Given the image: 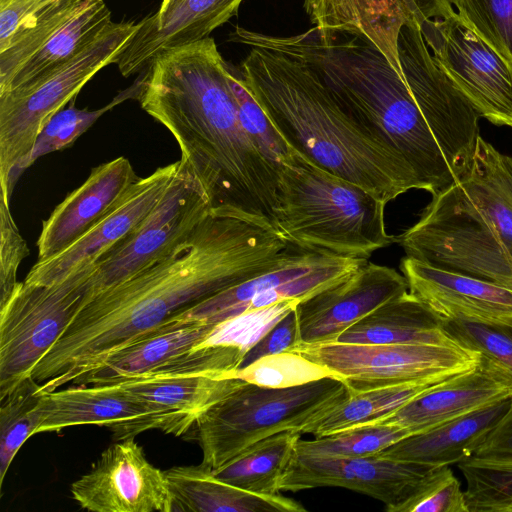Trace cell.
<instances>
[{"label": "cell", "mask_w": 512, "mask_h": 512, "mask_svg": "<svg viewBox=\"0 0 512 512\" xmlns=\"http://www.w3.org/2000/svg\"><path fill=\"white\" fill-rule=\"evenodd\" d=\"M287 247L269 223L212 209L174 253L84 304L31 377L41 392L75 384L112 351L269 268Z\"/></svg>", "instance_id": "cell-1"}, {"label": "cell", "mask_w": 512, "mask_h": 512, "mask_svg": "<svg viewBox=\"0 0 512 512\" xmlns=\"http://www.w3.org/2000/svg\"><path fill=\"white\" fill-rule=\"evenodd\" d=\"M144 72L137 100L173 135L213 208L273 226L278 166L244 128L214 39L163 50Z\"/></svg>", "instance_id": "cell-2"}, {"label": "cell", "mask_w": 512, "mask_h": 512, "mask_svg": "<svg viewBox=\"0 0 512 512\" xmlns=\"http://www.w3.org/2000/svg\"><path fill=\"white\" fill-rule=\"evenodd\" d=\"M230 39L277 51L308 65L342 111L406 163L420 190L433 196L469 168L480 133L429 118L404 76L361 35L313 27L283 37L237 27Z\"/></svg>", "instance_id": "cell-3"}, {"label": "cell", "mask_w": 512, "mask_h": 512, "mask_svg": "<svg viewBox=\"0 0 512 512\" xmlns=\"http://www.w3.org/2000/svg\"><path fill=\"white\" fill-rule=\"evenodd\" d=\"M239 76L288 145L316 165L386 204L420 190L406 163L356 125L304 62L250 47Z\"/></svg>", "instance_id": "cell-4"}, {"label": "cell", "mask_w": 512, "mask_h": 512, "mask_svg": "<svg viewBox=\"0 0 512 512\" xmlns=\"http://www.w3.org/2000/svg\"><path fill=\"white\" fill-rule=\"evenodd\" d=\"M395 242L408 257L512 290V157L480 135L467 171Z\"/></svg>", "instance_id": "cell-5"}, {"label": "cell", "mask_w": 512, "mask_h": 512, "mask_svg": "<svg viewBox=\"0 0 512 512\" xmlns=\"http://www.w3.org/2000/svg\"><path fill=\"white\" fill-rule=\"evenodd\" d=\"M386 203L291 148L278 168L273 228L288 244L368 260L395 242Z\"/></svg>", "instance_id": "cell-6"}, {"label": "cell", "mask_w": 512, "mask_h": 512, "mask_svg": "<svg viewBox=\"0 0 512 512\" xmlns=\"http://www.w3.org/2000/svg\"><path fill=\"white\" fill-rule=\"evenodd\" d=\"M350 394L334 377L290 388L243 381L196 421L202 462L215 470L255 442L283 431L303 434Z\"/></svg>", "instance_id": "cell-7"}, {"label": "cell", "mask_w": 512, "mask_h": 512, "mask_svg": "<svg viewBox=\"0 0 512 512\" xmlns=\"http://www.w3.org/2000/svg\"><path fill=\"white\" fill-rule=\"evenodd\" d=\"M139 28L140 21L112 22L61 68L0 94V189L10 198L18 168L48 122L98 71L118 62Z\"/></svg>", "instance_id": "cell-8"}, {"label": "cell", "mask_w": 512, "mask_h": 512, "mask_svg": "<svg viewBox=\"0 0 512 512\" xmlns=\"http://www.w3.org/2000/svg\"><path fill=\"white\" fill-rule=\"evenodd\" d=\"M94 265L52 285L18 282L0 304V400L31 377L79 311Z\"/></svg>", "instance_id": "cell-9"}, {"label": "cell", "mask_w": 512, "mask_h": 512, "mask_svg": "<svg viewBox=\"0 0 512 512\" xmlns=\"http://www.w3.org/2000/svg\"><path fill=\"white\" fill-rule=\"evenodd\" d=\"M212 209V200L203 184L180 160L175 176L156 206L94 264L81 307L104 290L174 253L190 239Z\"/></svg>", "instance_id": "cell-10"}, {"label": "cell", "mask_w": 512, "mask_h": 512, "mask_svg": "<svg viewBox=\"0 0 512 512\" xmlns=\"http://www.w3.org/2000/svg\"><path fill=\"white\" fill-rule=\"evenodd\" d=\"M245 354L234 346H202L118 383L162 419L163 432L178 436L243 382L235 373Z\"/></svg>", "instance_id": "cell-11"}, {"label": "cell", "mask_w": 512, "mask_h": 512, "mask_svg": "<svg viewBox=\"0 0 512 512\" xmlns=\"http://www.w3.org/2000/svg\"><path fill=\"white\" fill-rule=\"evenodd\" d=\"M296 351L334 371L351 392L448 379L475 367L480 353L457 344H300Z\"/></svg>", "instance_id": "cell-12"}, {"label": "cell", "mask_w": 512, "mask_h": 512, "mask_svg": "<svg viewBox=\"0 0 512 512\" xmlns=\"http://www.w3.org/2000/svg\"><path fill=\"white\" fill-rule=\"evenodd\" d=\"M420 31L435 61L480 117L512 128V62L483 40L456 11L424 21Z\"/></svg>", "instance_id": "cell-13"}, {"label": "cell", "mask_w": 512, "mask_h": 512, "mask_svg": "<svg viewBox=\"0 0 512 512\" xmlns=\"http://www.w3.org/2000/svg\"><path fill=\"white\" fill-rule=\"evenodd\" d=\"M72 498L94 512H172L165 474L128 438L103 451L91 469L71 484Z\"/></svg>", "instance_id": "cell-14"}, {"label": "cell", "mask_w": 512, "mask_h": 512, "mask_svg": "<svg viewBox=\"0 0 512 512\" xmlns=\"http://www.w3.org/2000/svg\"><path fill=\"white\" fill-rule=\"evenodd\" d=\"M436 468L378 454L343 458L295 453L280 481L279 490L297 492L341 487L375 498L385 504L387 512H391Z\"/></svg>", "instance_id": "cell-15"}, {"label": "cell", "mask_w": 512, "mask_h": 512, "mask_svg": "<svg viewBox=\"0 0 512 512\" xmlns=\"http://www.w3.org/2000/svg\"><path fill=\"white\" fill-rule=\"evenodd\" d=\"M408 291L403 274L367 261L345 278L297 303L300 344L336 342L373 310Z\"/></svg>", "instance_id": "cell-16"}, {"label": "cell", "mask_w": 512, "mask_h": 512, "mask_svg": "<svg viewBox=\"0 0 512 512\" xmlns=\"http://www.w3.org/2000/svg\"><path fill=\"white\" fill-rule=\"evenodd\" d=\"M179 165L180 160L157 168L145 178H139L118 203L82 236L57 254L37 260L24 281L33 285H52L80 269L94 265L151 212Z\"/></svg>", "instance_id": "cell-17"}, {"label": "cell", "mask_w": 512, "mask_h": 512, "mask_svg": "<svg viewBox=\"0 0 512 512\" xmlns=\"http://www.w3.org/2000/svg\"><path fill=\"white\" fill-rule=\"evenodd\" d=\"M40 393L34 434L97 425L108 428L115 439L124 440L147 430H164L162 419L119 383L76 385Z\"/></svg>", "instance_id": "cell-18"}, {"label": "cell", "mask_w": 512, "mask_h": 512, "mask_svg": "<svg viewBox=\"0 0 512 512\" xmlns=\"http://www.w3.org/2000/svg\"><path fill=\"white\" fill-rule=\"evenodd\" d=\"M512 397V374L481 355L472 369L415 397L375 423L407 429L411 435Z\"/></svg>", "instance_id": "cell-19"}, {"label": "cell", "mask_w": 512, "mask_h": 512, "mask_svg": "<svg viewBox=\"0 0 512 512\" xmlns=\"http://www.w3.org/2000/svg\"><path fill=\"white\" fill-rule=\"evenodd\" d=\"M139 178L125 157L93 168L85 182L68 194L43 221L37 240L38 260L57 254L82 236Z\"/></svg>", "instance_id": "cell-20"}, {"label": "cell", "mask_w": 512, "mask_h": 512, "mask_svg": "<svg viewBox=\"0 0 512 512\" xmlns=\"http://www.w3.org/2000/svg\"><path fill=\"white\" fill-rule=\"evenodd\" d=\"M400 270L409 292L444 318H512V290L405 256Z\"/></svg>", "instance_id": "cell-21"}, {"label": "cell", "mask_w": 512, "mask_h": 512, "mask_svg": "<svg viewBox=\"0 0 512 512\" xmlns=\"http://www.w3.org/2000/svg\"><path fill=\"white\" fill-rule=\"evenodd\" d=\"M216 325L177 314L106 355L75 385L113 384L147 373L200 347Z\"/></svg>", "instance_id": "cell-22"}, {"label": "cell", "mask_w": 512, "mask_h": 512, "mask_svg": "<svg viewBox=\"0 0 512 512\" xmlns=\"http://www.w3.org/2000/svg\"><path fill=\"white\" fill-rule=\"evenodd\" d=\"M243 0H183L161 18L151 15L121 54L118 69L124 77L144 71L163 50L209 37L237 14Z\"/></svg>", "instance_id": "cell-23"}, {"label": "cell", "mask_w": 512, "mask_h": 512, "mask_svg": "<svg viewBox=\"0 0 512 512\" xmlns=\"http://www.w3.org/2000/svg\"><path fill=\"white\" fill-rule=\"evenodd\" d=\"M512 397L399 440L378 455L429 466H449L470 458L499 424Z\"/></svg>", "instance_id": "cell-24"}, {"label": "cell", "mask_w": 512, "mask_h": 512, "mask_svg": "<svg viewBox=\"0 0 512 512\" xmlns=\"http://www.w3.org/2000/svg\"><path fill=\"white\" fill-rule=\"evenodd\" d=\"M173 496V511L305 512L298 501L244 490L215 476L204 465L174 466L165 471Z\"/></svg>", "instance_id": "cell-25"}, {"label": "cell", "mask_w": 512, "mask_h": 512, "mask_svg": "<svg viewBox=\"0 0 512 512\" xmlns=\"http://www.w3.org/2000/svg\"><path fill=\"white\" fill-rule=\"evenodd\" d=\"M443 318L408 291L373 310L343 332L336 342L456 344L443 332Z\"/></svg>", "instance_id": "cell-26"}, {"label": "cell", "mask_w": 512, "mask_h": 512, "mask_svg": "<svg viewBox=\"0 0 512 512\" xmlns=\"http://www.w3.org/2000/svg\"><path fill=\"white\" fill-rule=\"evenodd\" d=\"M358 35L372 43L402 76L398 39L402 27L455 12L451 0H353Z\"/></svg>", "instance_id": "cell-27"}, {"label": "cell", "mask_w": 512, "mask_h": 512, "mask_svg": "<svg viewBox=\"0 0 512 512\" xmlns=\"http://www.w3.org/2000/svg\"><path fill=\"white\" fill-rule=\"evenodd\" d=\"M111 11L96 0L63 25L12 78L5 92L33 84L71 61L110 24Z\"/></svg>", "instance_id": "cell-28"}, {"label": "cell", "mask_w": 512, "mask_h": 512, "mask_svg": "<svg viewBox=\"0 0 512 512\" xmlns=\"http://www.w3.org/2000/svg\"><path fill=\"white\" fill-rule=\"evenodd\" d=\"M301 433L283 431L250 445L221 467L216 477L244 490L263 494L280 493V481L295 455Z\"/></svg>", "instance_id": "cell-29"}, {"label": "cell", "mask_w": 512, "mask_h": 512, "mask_svg": "<svg viewBox=\"0 0 512 512\" xmlns=\"http://www.w3.org/2000/svg\"><path fill=\"white\" fill-rule=\"evenodd\" d=\"M446 380L405 383L362 391H350L346 399L306 428L303 434L321 437L378 422L423 392Z\"/></svg>", "instance_id": "cell-30"}, {"label": "cell", "mask_w": 512, "mask_h": 512, "mask_svg": "<svg viewBox=\"0 0 512 512\" xmlns=\"http://www.w3.org/2000/svg\"><path fill=\"white\" fill-rule=\"evenodd\" d=\"M96 0H55L25 18L0 50V93L14 75L70 19Z\"/></svg>", "instance_id": "cell-31"}, {"label": "cell", "mask_w": 512, "mask_h": 512, "mask_svg": "<svg viewBox=\"0 0 512 512\" xmlns=\"http://www.w3.org/2000/svg\"><path fill=\"white\" fill-rule=\"evenodd\" d=\"M411 433L398 425L371 423L315 437L298 440L295 453L304 456L357 458L373 456Z\"/></svg>", "instance_id": "cell-32"}, {"label": "cell", "mask_w": 512, "mask_h": 512, "mask_svg": "<svg viewBox=\"0 0 512 512\" xmlns=\"http://www.w3.org/2000/svg\"><path fill=\"white\" fill-rule=\"evenodd\" d=\"M40 384L28 377L0 400V486L21 446L34 435Z\"/></svg>", "instance_id": "cell-33"}, {"label": "cell", "mask_w": 512, "mask_h": 512, "mask_svg": "<svg viewBox=\"0 0 512 512\" xmlns=\"http://www.w3.org/2000/svg\"><path fill=\"white\" fill-rule=\"evenodd\" d=\"M140 90L141 78L131 87L115 96L110 103L102 108L88 110L78 109L71 105L68 108L61 109L52 117L37 137L32 150L18 168V176L21 174V171L31 166L39 157L72 145L104 113L129 98L137 99Z\"/></svg>", "instance_id": "cell-34"}, {"label": "cell", "mask_w": 512, "mask_h": 512, "mask_svg": "<svg viewBox=\"0 0 512 512\" xmlns=\"http://www.w3.org/2000/svg\"><path fill=\"white\" fill-rule=\"evenodd\" d=\"M235 377L267 388L296 387L328 377L341 379L334 371L296 351L259 358L246 367L239 368Z\"/></svg>", "instance_id": "cell-35"}, {"label": "cell", "mask_w": 512, "mask_h": 512, "mask_svg": "<svg viewBox=\"0 0 512 512\" xmlns=\"http://www.w3.org/2000/svg\"><path fill=\"white\" fill-rule=\"evenodd\" d=\"M458 466L466 479L468 512H512V464L470 457Z\"/></svg>", "instance_id": "cell-36"}, {"label": "cell", "mask_w": 512, "mask_h": 512, "mask_svg": "<svg viewBox=\"0 0 512 512\" xmlns=\"http://www.w3.org/2000/svg\"><path fill=\"white\" fill-rule=\"evenodd\" d=\"M441 328L457 345L480 353L512 374V318H443Z\"/></svg>", "instance_id": "cell-37"}, {"label": "cell", "mask_w": 512, "mask_h": 512, "mask_svg": "<svg viewBox=\"0 0 512 512\" xmlns=\"http://www.w3.org/2000/svg\"><path fill=\"white\" fill-rule=\"evenodd\" d=\"M297 303L299 302L296 300L282 301L267 307L247 310L218 323L200 347L227 345L247 353L280 319L292 311Z\"/></svg>", "instance_id": "cell-38"}, {"label": "cell", "mask_w": 512, "mask_h": 512, "mask_svg": "<svg viewBox=\"0 0 512 512\" xmlns=\"http://www.w3.org/2000/svg\"><path fill=\"white\" fill-rule=\"evenodd\" d=\"M456 13L512 62V0H451Z\"/></svg>", "instance_id": "cell-39"}, {"label": "cell", "mask_w": 512, "mask_h": 512, "mask_svg": "<svg viewBox=\"0 0 512 512\" xmlns=\"http://www.w3.org/2000/svg\"><path fill=\"white\" fill-rule=\"evenodd\" d=\"M391 512H468V508L460 481L449 466H441Z\"/></svg>", "instance_id": "cell-40"}, {"label": "cell", "mask_w": 512, "mask_h": 512, "mask_svg": "<svg viewBox=\"0 0 512 512\" xmlns=\"http://www.w3.org/2000/svg\"><path fill=\"white\" fill-rule=\"evenodd\" d=\"M229 81L235 94L242 124L261 151L278 168L291 148L281 136L261 106L251 95L239 75L229 69Z\"/></svg>", "instance_id": "cell-41"}, {"label": "cell", "mask_w": 512, "mask_h": 512, "mask_svg": "<svg viewBox=\"0 0 512 512\" xmlns=\"http://www.w3.org/2000/svg\"><path fill=\"white\" fill-rule=\"evenodd\" d=\"M10 198L0 191V304L14 291L17 271L29 255L26 241L21 236L11 214Z\"/></svg>", "instance_id": "cell-42"}, {"label": "cell", "mask_w": 512, "mask_h": 512, "mask_svg": "<svg viewBox=\"0 0 512 512\" xmlns=\"http://www.w3.org/2000/svg\"><path fill=\"white\" fill-rule=\"evenodd\" d=\"M304 6L318 30L358 34L353 0H304Z\"/></svg>", "instance_id": "cell-43"}, {"label": "cell", "mask_w": 512, "mask_h": 512, "mask_svg": "<svg viewBox=\"0 0 512 512\" xmlns=\"http://www.w3.org/2000/svg\"><path fill=\"white\" fill-rule=\"evenodd\" d=\"M299 344V330L294 308L247 351L239 368L246 367L268 355L293 351Z\"/></svg>", "instance_id": "cell-44"}, {"label": "cell", "mask_w": 512, "mask_h": 512, "mask_svg": "<svg viewBox=\"0 0 512 512\" xmlns=\"http://www.w3.org/2000/svg\"><path fill=\"white\" fill-rule=\"evenodd\" d=\"M471 458L512 464V404L499 424L478 446Z\"/></svg>", "instance_id": "cell-45"}, {"label": "cell", "mask_w": 512, "mask_h": 512, "mask_svg": "<svg viewBox=\"0 0 512 512\" xmlns=\"http://www.w3.org/2000/svg\"><path fill=\"white\" fill-rule=\"evenodd\" d=\"M52 1L55 0H13V6L15 11L25 18Z\"/></svg>", "instance_id": "cell-46"}, {"label": "cell", "mask_w": 512, "mask_h": 512, "mask_svg": "<svg viewBox=\"0 0 512 512\" xmlns=\"http://www.w3.org/2000/svg\"><path fill=\"white\" fill-rule=\"evenodd\" d=\"M183 0H162L158 10L151 16L161 18L169 13L173 8L180 4Z\"/></svg>", "instance_id": "cell-47"}, {"label": "cell", "mask_w": 512, "mask_h": 512, "mask_svg": "<svg viewBox=\"0 0 512 512\" xmlns=\"http://www.w3.org/2000/svg\"><path fill=\"white\" fill-rule=\"evenodd\" d=\"M6 1H8V0H0V3L6 2Z\"/></svg>", "instance_id": "cell-48"}]
</instances>
